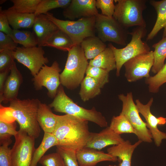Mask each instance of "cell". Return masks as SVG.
Masks as SVG:
<instances>
[{
	"instance_id": "1",
	"label": "cell",
	"mask_w": 166,
	"mask_h": 166,
	"mask_svg": "<svg viewBox=\"0 0 166 166\" xmlns=\"http://www.w3.org/2000/svg\"><path fill=\"white\" fill-rule=\"evenodd\" d=\"M40 103L38 99L17 98L10 101L8 107L0 105V120L8 122L16 121L19 125V129L35 139L39 137L41 131L37 119Z\"/></svg>"
},
{
	"instance_id": "2",
	"label": "cell",
	"mask_w": 166,
	"mask_h": 166,
	"mask_svg": "<svg viewBox=\"0 0 166 166\" xmlns=\"http://www.w3.org/2000/svg\"><path fill=\"white\" fill-rule=\"evenodd\" d=\"M56 117L57 123L52 133L58 141L57 146L76 152L85 147L90 133L88 121L66 114L56 115Z\"/></svg>"
},
{
	"instance_id": "3",
	"label": "cell",
	"mask_w": 166,
	"mask_h": 166,
	"mask_svg": "<svg viewBox=\"0 0 166 166\" xmlns=\"http://www.w3.org/2000/svg\"><path fill=\"white\" fill-rule=\"evenodd\" d=\"M48 105L50 108H53L56 112L64 113L92 122L101 127L108 126L105 118L101 112L94 107L88 109L78 105L66 94L61 85L53 101Z\"/></svg>"
},
{
	"instance_id": "4",
	"label": "cell",
	"mask_w": 166,
	"mask_h": 166,
	"mask_svg": "<svg viewBox=\"0 0 166 166\" xmlns=\"http://www.w3.org/2000/svg\"><path fill=\"white\" fill-rule=\"evenodd\" d=\"M89 65L81 45H74L68 51L64 69L60 75L61 85L72 90L80 85Z\"/></svg>"
},
{
	"instance_id": "5",
	"label": "cell",
	"mask_w": 166,
	"mask_h": 166,
	"mask_svg": "<svg viewBox=\"0 0 166 166\" xmlns=\"http://www.w3.org/2000/svg\"><path fill=\"white\" fill-rule=\"evenodd\" d=\"M146 33V27L137 26L129 32V34L132 36L131 40L124 47L118 49L112 44H109L108 46L112 49L115 58L117 76H120L121 69L126 62L138 55L151 51L148 45L142 40Z\"/></svg>"
},
{
	"instance_id": "6",
	"label": "cell",
	"mask_w": 166,
	"mask_h": 166,
	"mask_svg": "<svg viewBox=\"0 0 166 166\" xmlns=\"http://www.w3.org/2000/svg\"><path fill=\"white\" fill-rule=\"evenodd\" d=\"M46 15L71 39L74 45H80L85 38L95 36L96 16L82 18L76 21L62 20L48 12Z\"/></svg>"
},
{
	"instance_id": "7",
	"label": "cell",
	"mask_w": 166,
	"mask_h": 166,
	"mask_svg": "<svg viewBox=\"0 0 166 166\" xmlns=\"http://www.w3.org/2000/svg\"><path fill=\"white\" fill-rule=\"evenodd\" d=\"M116 19L124 28L134 26L146 27L143 12L146 8L145 0H115Z\"/></svg>"
},
{
	"instance_id": "8",
	"label": "cell",
	"mask_w": 166,
	"mask_h": 166,
	"mask_svg": "<svg viewBox=\"0 0 166 166\" xmlns=\"http://www.w3.org/2000/svg\"><path fill=\"white\" fill-rule=\"evenodd\" d=\"M95 28L97 37L103 42L127 45L129 32L113 17H109L98 13L96 16Z\"/></svg>"
},
{
	"instance_id": "9",
	"label": "cell",
	"mask_w": 166,
	"mask_h": 166,
	"mask_svg": "<svg viewBox=\"0 0 166 166\" xmlns=\"http://www.w3.org/2000/svg\"><path fill=\"white\" fill-rule=\"evenodd\" d=\"M118 97L122 103V110L120 113L127 118L134 128L135 135L138 140L142 142L152 143V137L151 133L146 122L140 117L136 105L133 101L132 93L129 92L126 95L121 94L118 95Z\"/></svg>"
},
{
	"instance_id": "10",
	"label": "cell",
	"mask_w": 166,
	"mask_h": 166,
	"mask_svg": "<svg viewBox=\"0 0 166 166\" xmlns=\"http://www.w3.org/2000/svg\"><path fill=\"white\" fill-rule=\"evenodd\" d=\"M14 137L15 142L11 149V166H30L35 149V139L20 129Z\"/></svg>"
},
{
	"instance_id": "11",
	"label": "cell",
	"mask_w": 166,
	"mask_h": 166,
	"mask_svg": "<svg viewBox=\"0 0 166 166\" xmlns=\"http://www.w3.org/2000/svg\"><path fill=\"white\" fill-rule=\"evenodd\" d=\"M61 71L56 61H54L50 66L44 65L32 79L35 89L39 90L45 87L48 90V96L54 98L61 85L60 78Z\"/></svg>"
},
{
	"instance_id": "12",
	"label": "cell",
	"mask_w": 166,
	"mask_h": 166,
	"mask_svg": "<svg viewBox=\"0 0 166 166\" xmlns=\"http://www.w3.org/2000/svg\"><path fill=\"white\" fill-rule=\"evenodd\" d=\"M12 53L14 59L26 67L33 77L49 62L44 57L45 51L41 47H17Z\"/></svg>"
},
{
	"instance_id": "13",
	"label": "cell",
	"mask_w": 166,
	"mask_h": 166,
	"mask_svg": "<svg viewBox=\"0 0 166 166\" xmlns=\"http://www.w3.org/2000/svg\"><path fill=\"white\" fill-rule=\"evenodd\" d=\"M153 51L138 55L129 60L124 65V76L129 82L136 81L150 76L149 72L153 65Z\"/></svg>"
},
{
	"instance_id": "14",
	"label": "cell",
	"mask_w": 166,
	"mask_h": 166,
	"mask_svg": "<svg viewBox=\"0 0 166 166\" xmlns=\"http://www.w3.org/2000/svg\"><path fill=\"white\" fill-rule=\"evenodd\" d=\"M153 98L151 97L146 104H144L138 99L136 103L139 113L144 117L147 126L150 131L152 139L156 145L160 147L163 140H166V133L160 131L158 128L159 125H163L166 123V118L163 117H156L151 111V107Z\"/></svg>"
},
{
	"instance_id": "15",
	"label": "cell",
	"mask_w": 166,
	"mask_h": 166,
	"mask_svg": "<svg viewBox=\"0 0 166 166\" xmlns=\"http://www.w3.org/2000/svg\"><path fill=\"white\" fill-rule=\"evenodd\" d=\"M96 0H71L63 11L64 16L69 20L96 16L99 13Z\"/></svg>"
},
{
	"instance_id": "16",
	"label": "cell",
	"mask_w": 166,
	"mask_h": 166,
	"mask_svg": "<svg viewBox=\"0 0 166 166\" xmlns=\"http://www.w3.org/2000/svg\"><path fill=\"white\" fill-rule=\"evenodd\" d=\"M121 135L114 132L108 126L99 133L90 132L85 147L100 150L109 145H115L124 141Z\"/></svg>"
},
{
	"instance_id": "17",
	"label": "cell",
	"mask_w": 166,
	"mask_h": 166,
	"mask_svg": "<svg viewBox=\"0 0 166 166\" xmlns=\"http://www.w3.org/2000/svg\"><path fill=\"white\" fill-rule=\"evenodd\" d=\"M21 73L18 69L15 62L11 67L9 75L6 81L0 103H7L17 98L20 87L22 82Z\"/></svg>"
},
{
	"instance_id": "18",
	"label": "cell",
	"mask_w": 166,
	"mask_h": 166,
	"mask_svg": "<svg viewBox=\"0 0 166 166\" xmlns=\"http://www.w3.org/2000/svg\"><path fill=\"white\" fill-rule=\"evenodd\" d=\"M36 35L38 46H44L49 39L59 30L46 15L40 14L36 15L33 26Z\"/></svg>"
},
{
	"instance_id": "19",
	"label": "cell",
	"mask_w": 166,
	"mask_h": 166,
	"mask_svg": "<svg viewBox=\"0 0 166 166\" xmlns=\"http://www.w3.org/2000/svg\"><path fill=\"white\" fill-rule=\"evenodd\" d=\"M77 161L80 166H95L103 161L115 162L118 158L108 153L93 148L84 147L76 152Z\"/></svg>"
},
{
	"instance_id": "20",
	"label": "cell",
	"mask_w": 166,
	"mask_h": 166,
	"mask_svg": "<svg viewBox=\"0 0 166 166\" xmlns=\"http://www.w3.org/2000/svg\"><path fill=\"white\" fill-rule=\"evenodd\" d=\"M142 142L138 140L132 144L128 140L107 149L108 153L116 157L119 162L118 166H131V160L135 149Z\"/></svg>"
},
{
	"instance_id": "21",
	"label": "cell",
	"mask_w": 166,
	"mask_h": 166,
	"mask_svg": "<svg viewBox=\"0 0 166 166\" xmlns=\"http://www.w3.org/2000/svg\"><path fill=\"white\" fill-rule=\"evenodd\" d=\"M3 10L13 29L30 28L33 26L36 17L35 14L19 13L9 8Z\"/></svg>"
},
{
	"instance_id": "22",
	"label": "cell",
	"mask_w": 166,
	"mask_h": 166,
	"mask_svg": "<svg viewBox=\"0 0 166 166\" xmlns=\"http://www.w3.org/2000/svg\"><path fill=\"white\" fill-rule=\"evenodd\" d=\"M56 115L49 105L41 102L38 110L37 119L44 132L53 133L57 123Z\"/></svg>"
},
{
	"instance_id": "23",
	"label": "cell",
	"mask_w": 166,
	"mask_h": 166,
	"mask_svg": "<svg viewBox=\"0 0 166 166\" xmlns=\"http://www.w3.org/2000/svg\"><path fill=\"white\" fill-rule=\"evenodd\" d=\"M149 3L152 6L157 13L155 23L151 32L148 35L147 41L152 39L159 32L164 28L166 24V0H150Z\"/></svg>"
},
{
	"instance_id": "24",
	"label": "cell",
	"mask_w": 166,
	"mask_h": 166,
	"mask_svg": "<svg viewBox=\"0 0 166 166\" xmlns=\"http://www.w3.org/2000/svg\"><path fill=\"white\" fill-rule=\"evenodd\" d=\"M80 45L88 60L94 59L107 47L105 43L96 36L85 38Z\"/></svg>"
},
{
	"instance_id": "25",
	"label": "cell",
	"mask_w": 166,
	"mask_h": 166,
	"mask_svg": "<svg viewBox=\"0 0 166 166\" xmlns=\"http://www.w3.org/2000/svg\"><path fill=\"white\" fill-rule=\"evenodd\" d=\"M89 65L97 67L108 72L116 69V63L113 52L109 47L94 59L90 60Z\"/></svg>"
},
{
	"instance_id": "26",
	"label": "cell",
	"mask_w": 166,
	"mask_h": 166,
	"mask_svg": "<svg viewBox=\"0 0 166 166\" xmlns=\"http://www.w3.org/2000/svg\"><path fill=\"white\" fill-rule=\"evenodd\" d=\"M80 85L79 95L84 102L94 98L101 93V88L99 83L89 76L86 75Z\"/></svg>"
},
{
	"instance_id": "27",
	"label": "cell",
	"mask_w": 166,
	"mask_h": 166,
	"mask_svg": "<svg viewBox=\"0 0 166 166\" xmlns=\"http://www.w3.org/2000/svg\"><path fill=\"white\" fill-rule=\"evenodd\" d=\"M70 38L59 29L49 39L44 46L53 47L65 51H68L74 46Z\"/></svg>"
},
{
	"instance_id": "28",
	"label": "cell",
	"mask_w": 166,
	"mask_h": 166,
	"mask_svg": "<svg viewBox=\"0 0 166 166\" xmlns=\"http://www.w3.org/2000/svg\"><path fill=\"white\" fill-rule=\"evenodd\" d=\"M58 145L57 140L52 133L44 132L40 145L34 152L30 166H36L40 159L49 148Z\"/></svg>"
},
{
	"instance_id": "29",
	"label": "cell",
	"mask_w": 166,
	"mask_h": 166,
	"mask_svg": "<svg viewBox=\"0 0 166 166\" xmlns=\"http://www.w3.org/2000/svg\"><path fill=\"white\" fill-rule=\"evenodd\" d=\"M152 47L154 49V62L151 70L153 73L156 74L165 64L166 58V37L162 38L159 42L154 44Z\"/></svg>"
},
{
	"instance_id": "30",
	"label": "cell",
	"mask_w": 166,
	"mask_h": 166,
	"mask_svg": "<svg viewBox=\"0 0 166 166\" xmlns=\"http://www.w3.org/2000/svg\"><path fill=\"white\" fill-rule=\"evenodd\" d=\"M109 127L114 132L119 135L124 133L135 134L134 128L127 118L120 113L118 116L113 117Z\"/></svg>"
},
{
	"instance_id": "31",
	"label": "cell",
	"mask_w": 166,
	"mask_h": 166,
	"mask_svg": "<svg viewBox=\"0 0 166 166\" xmlns=\"http://www.w3.org/2000/svg\"><path fill=\"white\" fill-rule=\"evenodd\" d=\"M10 36L15 42L24 47H33L38 45L36 37L30 31L13 29Z\"/></svg>"
},
{
	"instance_id": "32",
	"label": "cell",
	"mask_w": 166,
	"mask_h": 166,
	"mask_svg": "<svg viewBox=\"0 0 166 166\" xmlns=\"http://www.w3.org/2000/svg\"><path fill=\"white\" fill-rule=\"evenodd\" d=\"M145 82L148 85L150 93H157L160 87L166 83V62L155 75L146 78Z\"/></svg>"
},
{
	"instance_id": "33",
	"label": "cell",
	"mask_w": 166,
	"mask_h": 166,
	"mask_svg": "<svg viewBox=\"0 0 166 166\" xmlns=\"http://www.w3.org/2000/svg\"><path fill=\"white\" fill-rule=\"evenodd\" d=\"M71 0H41L34 13L36 15L46 14L48 11L53 9L66 7Z\"/></svg>"
},
{
	"instance_id": "34",
	"label": "cell",
	"mask_w": 166,
	"mask_h": 166,
	"mask_svg": "<svg viewBox=\"0 0 166 166\" xmlns=\"http://www.w3.org/2000/svg\"><path fill=\"white\" fill-rule=\"evenodd\" d=\"M13 6L9 8L17 12L34 14L41 0H11Z\"/></svg>"
},
{
	"instance_id": "35",
	"label": "cell",
	"mask_w": 166,
	"mask_h": 166,
	"mask_svg": "<svg viewBox=\"0 0 166 166\" xmlns=\"http://www.w3.org/2000/svg\"><path fill=\"white\" fill-rule=\"evenodd\" d=\"M109 73L100 68L89 65L85 74L95 79L102 88L109 81Z\"/></svg>"
},
{
	"instance_id": "36",
	"label": "cell",
	"mask_w": 166,
	"mask_h": 166,
	"mask_svg": "<svg viewBox=\"0 0 166 166\" xmlns=\"http://www.w3.org/2000/svg\"><path fill=\"white\" fill-rule=\"evenodd\" d=\"M56 152L62 157L65 166H80L76 155V151L72 149L57 146Z\"/></svg>"
},
{
	"instance_id": "37",
	"label": "cell",
	"mask_w": 166,
	"mask_h": 166,
	"mask_svg": "<svg viewBox=\"0 0 166 166\" xmlns=\"http://www.w3.org/2000/svg\"><path fill=\"white\" fill-rule=\"evenodd\" d=\"M11 138L0 140V166H11V149L9 146L12 143Z\"/></svg>"
},
{
	"instance_id": "38",
	"label": "cell",
	"mask_w": 166,
	"mask_h": 166,
	"mask_svg": "<svg viewBox=\"0 0 166 166\" xmlns=\"http://www.w3.org/2000/svg\"><path fill=\"white\" fill-rule=\"evenodd\" d=\"M38 163L43 166H65L62 157L57 152L44 155Z\"/></svg>"
},
{
	"instance_id": "39",
	"label": "cell",
	"mask_w": 166,
	"mask_h": 166,
	"mask_svg": "<svg viewBox=\"0 0 166 166\" xmlns=\"http://www.w3.org/2000/svg\"><path fill=\"white\" fill-rule=\"evenodd\" d=\"M15 121L8 122L0 120V140L15 136L18 133Z\"/></svg>"
},
{
	"instance_id": "40",
	"label": "cell",
	"mask_w": 166,
	"mask_h": 166,
	"mask_svg": "<svg viewBox=\"0 0 166 166\" xmlns=\"http://www.w3.org/2000/svg\"><path fill=\"white\" fill-rule=\"evenodd\" d=\"M113 0H96L95 5L97 9L101 10V14L105 16L112 17L115 9Z\"/></svg>"
},
{
	"instance_id": "41",
	"label": "cell",
	"mask_w": 166,
	"mask_h": 166,
	"mask_svg": "<svg viewBox=\"0 0 166 166\" xmlns=\"http://www.w3.org/2000/svg\"><path fill=\"white\" fill-rule=\"evenodd\" d=\"M13 51L9 50L0 51V72L10 70L15 62Z\"/></svg>"
},
{
	"instance_id": "42",
	"label": "cell",
	"mask_w": 166,
	"mask_h": 166,
	"mask_svg": "<svg viewBox=\"0 0 166 166\" xmlns=\"http://www.w3.org/2000/svg\"><path fill=\"white\" fill-rule=\"evenodd\" d=\"M18 44L10 35L0 32V51H13L17 47Z\"/></svg>"
},
{
	"instance_id": "43",
	"label": "cell",
	"mask_w": 166,
	"mask_h": 166,
	"mask_svg": "<svg viewBox=\"0 0 166 166\" xmlns=\"http://www.w3.org/2000/svg\"><path fill=\"white\" fill-rule=\"evenodd\" d=\"M10 24L4 10L1 7L0 9V32H2L6 34L10 35L13 29L9 26Z\"/></svg>"
},
{
	"instance_id": "44",
	"label": "cell",
	"mask_w": 166,
	"mask_h": 166,
	"mask_svg": "<svg viewBox=\"0 0 166 166\" xmlns=\"http://www.w3.org/2000/svg\"><path fill=\"white\" fill-rule=\"evenodd\" d=\"M10 70L0 72V98L2 97L4 84Z\"/></svg>"
},
{
	"instance_id": "45",
	"label": "cell",
	"mask_w": 166,
	"mask_h": 166,
	"mask_svg": "<svg viewBox=\"0 0 166 166\" xmlns=\"http://www.w3.org/2000/svg\"><path fill=\"white\" fill-rule=\"evenodd\" d=\"M166 37V24L164 27V30L162 35V38Z\"/></svg>"
},
{
	"instance_id": "46",
	"label": "cell",
	"mask_w": 166,
	"mask_h": 166,
	"mask_svg": "<svg viewBox=\"0 0 166 166\" xmlns=\"http://www.w3.org/2000/svg\"><path fill=\"white\" fill-rule=\"evenodd\" d=\"M6 1L5 0H0V4H2V3H4V2H5Z\"/></svg>"
}]
</instances>
